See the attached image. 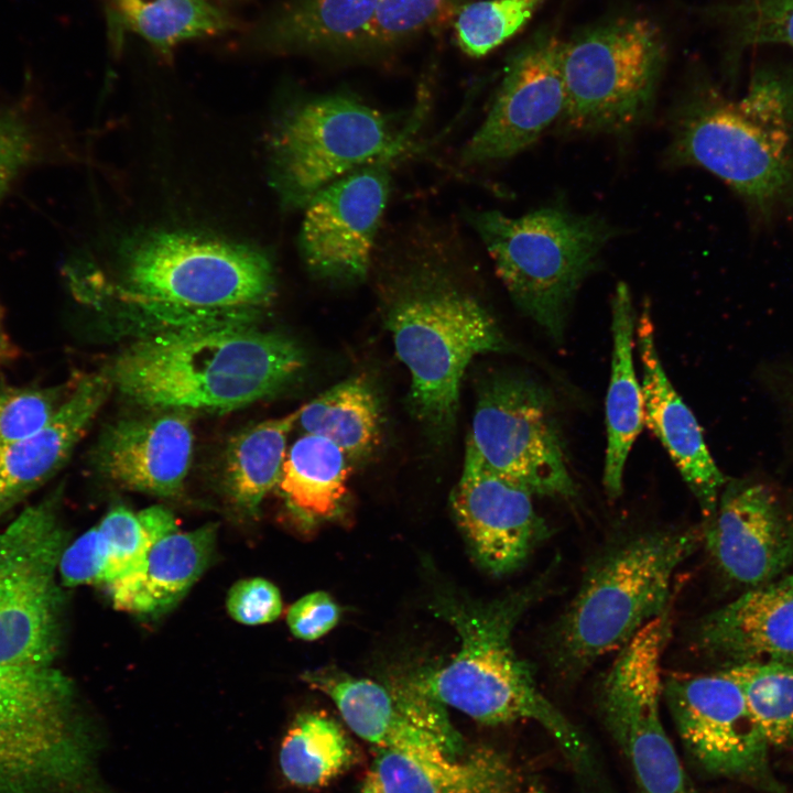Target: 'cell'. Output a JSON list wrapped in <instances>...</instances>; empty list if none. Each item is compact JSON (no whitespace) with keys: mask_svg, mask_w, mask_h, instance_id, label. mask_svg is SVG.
Instances as JSON below:
<instances>
[{"mask_svg":"<svg viewBox=\"0 0 793 793\" xmlns=\"http://www.w3.org/2000/svg\"><path fill=\"white\" fill-rule=\"evenodd\" d=\"M272 260L261 249L184 229L143 231L123 240L109 273L72 274L77 297L107 307L139 337L169 330L256 325L275 295Z\"/></svg>","mask_w":793,"mask_h":793,"instance_id":"cell-1","label":"cell"},{"mask_svg":"<svg viewBox=\"0 0 793 793\" xmlns=\"http://www.w3.org/2000/svg\"><path fill=\"white\" fill-rule=\"evenodd\" d=\"M555 564L517 590L489 601L438 597L432 608L457 631L460 647L447 665L411 681L478 723H536L554 739L583 784L609 793L589 741L541 692L531 665L512 643L518 622L551 589Z\"/></svg>","mask_w":793,"mask_h":793,"instance_id":"cell-2","label":"cell"},{"mask_svg":"<svg viewBox=\"0 0 793 793\" xmlns=\"http://www.w3.org/2000/svg\"><path fill=\"white\" fill-rule=\"evenodd\" d=\"M256 325L155 333L124 347L105 371L149 410L227 412L272 397L305 366L291 337Z\"/></svg>","mask_w":793,"mask_h":793,"instance_id":"cell-3","label":"cell"},{"mask_svg":"<svg viewBox=\"0 0 793 793\" xmlns=\"http://www.w3.org/2000/svg\"><path fill=\"white\" fill-rule=\"evenodd\" d=\"M666 160L721 178L760 211L793 195V69L759 73L740 100L695 86L671 116Z\"/></svg>","mask_w":793,"mask_h":793,"instance_id":"cell-4","label":"cell"},{"mask_svg":"<svg viewBox=\"0 0 793 793\" xmlns=\"http://www.w3.org/2000/svg\"><path fill=\"white\" fill-rule=\"evenodd\" d=\"M384 321L411 376L412 414L437 441L447 438L464 373L476 356L507 348L501 330L457 276L432 260L415 261L392 280Z\"/></svg>","mask_w":793,"mask_h":793,"instance_id":"cell-5","label":"cell"},{"mask_svg":"<svg viewBox=\"0 0 793 793\" xmlns=\"http://www.w3.org/2000/svg\"><path fill=\"white\" fill-rule=\"evenodd\" d=\"M702 537L698 529L647 530L602 548L548 636L555 677L574 683L669 610L672 578Z\"/></svg>","mask_w":793,"mask_h":793,"instance_id":"cell-6","label":"cell"},{"mask_svg":"<svg viewBox=\"0 0 793 793\" xmlns=\"http://www.w3.org/2000/svg\"><path fill=\"white\" fill-rule=\"evenodd\" d=\"M303 680L334 702L358 737L412 759L442 793L517 792L521 779L510 760L493 749L466 751L445 705L411 678L378 683L317 670Z\"/></svg>","mask_w":793,"mask_h":793,"instance_id":"cell-7","label":"cell"},{"mask_svg":"<svg viewBox=\"0 0 793 793\" xmlns=\"http://www.w3.org/2000/svg\"><path fill=\"white\" fill-rule=\"evenodd\" d=\"M98 751L69 676L0 663V793H110Z\"/></svg>","mask_w":793,"mask_h":793,"instance_id":"cell-8","label":"cell"},{"mask_svg":"<svg viewBox=\"0 0 793 793\" xmlns=\"http://www.w3.org/2000/svg\"><path fill=\"white\" fill-rule=\"evenodd\" d=\"M468 221L514 303L550 336L561 338L573 300L615 228L599 216L561 205L519 217L477 210Z\"/></svg>","mask_w":793,"mask_h":793,"instance_id":"cell-9","label":"cell"},{"mask_svg":"<svg viewBox=\"0 0 793 793\" xmlns=\"http://www.w3.org/2000/svg\"><path fill=\"white\" fill-rule=\"evenodd\" d=\"M665 44L650 20L619 17L561 44L566 109L558 124L579 133L626 134L651 115Z\"/></svg>","mask_w":793,"mask_h":793,"instance_id":"cell-10","label":"cell"},{"mask_svg":"<svg viewBox=\"0 0 793 793\" xmlns=\"http://www.w3.org/2000/svg\"><path fill=\"white\" fill-rule=\"evenodd\" d=\"M417 123L413 116L397 126L392 117L348 93L302 100L282 118L271 140V174L282 203L304 208L334 181L379 160L398 157Z\"/></svg>","mask_w":793,"mask_h":793,"instance_id":"cell-11","label":"cell"},{"mask_svg":"<svg viewBox=\"0 0 793 793\" xmlns=\"http://www.w3.org/2000/svg\"><path fill=\"white\" fill-rule=\"evenodd\" d=\"M62 486L0 531V663L54 665L64 640L58 567L70 542Z\"/></svg>","mask_w":793,"mask_h":793,"instance_id":"cell-12","label":"cell"},{"mask_svg":"<svg viewBox=\"0 0 793 793\" xmlns=\"http://www.w3.org/2000/svg\"><path fill=\"white\" fill-rule=\"evenodd\" d=\"M670 634L669 609L618 651L597 693L600 719L627 760L637 793H698L661 718Z\"/></svg>","mask_w":793,"mask_h":793,"instance_id":"cell-13","label":"cell"},{"mask_svg":"<svg viewBox=\"0 0 793 793\" xmlns=\"http://www.w3.org/2000/svg\"><path fill=\"white\" fill-rule=\"evenodd\" d=\"M465 457L522 484L533 495H576L550 395L530 379L501 376L485 383Z\"/></svg>","mask_w":793,"mask_h":793,"instance_id":"cell-14","label":"cell"},{"mask_svg":"<svg viewBox=\"0 0 793 793\" xmlns=\"http://www.w3.org/2000/svg\"><path fill=\"white\" fill-rule=\"evenodd\" d=\"M663 697L687 756L702 772L764 793H785L771 765V746L725 667L669 676Z\"/></svg>","mask_w":793,"mask_h":793,"instance_id":"cell-15","label":"cell"},{"mask_svg":"<svg viewBox=\"0 0 793 793\" xmlns=\"http://www.w3.org/2000/svg\"><path fill=\"white\" fill-rule=\"evenodd\" d=\"M702 535L729 580L747 588L771 582L793 565V493L758 470L728 479Z\"/></svg>","mask_w":793,"mask_h":793,"instance_id":"cell-16","label":"cell"},{"mask_svg":"<svg viewBox=\"0 0 793 793\" xmlns=\"http://www.w3.org/2000/svg\"><path fill=\"white\" fill-rule=\"evenodd\" d=\"M561 44L542 28L512 52L486 118L461 151L464 163L513 157L560 123L566 109Z\"/></svg>","mask_w":793,"mask_h":793,"instance_id":"cell-17","label":"cell"},{"mask_svg":"<svg viewBox=\"0 0 793 793\" xmlns=\"http://www.w3.org/2000/svg\"><path fill=\"white\" fill-rule=\"evenodd\" d=\"M387 157L334 181L304 206L300 251L308 270L336 283L362 281L391 186Z\"/></svg>","mask_w":793,"mask_h":793,"instance_id":"cell-18","label":"cell"},{"mask_svg":"<svg viewBox=\"0 0 793 793\" xmlns=\"http://www.w3.org/2000/svg\"><path fill=\"white\" fill-rule=\"evenodd\" d=\"M522 484L465 457L452 508L477 563L493 575L520 568L550 529Z\"/></svg>","mask_w":793,"mask_h":793,"instance_id":"cell-19","label":"cell"},{"mask_svg":"<svg viewBox=\"0 0 793 793\" xmlns=\"http://www.w3.org/2000/svg\"><path fill=\"white\" fill-rule=\"evenodd\" d=\"M193 446L189 412L155 410L109 425L93 449L91 463L116 485L169 498L183 489Z\"/></svg>","mask_w":793,"mask_h":793,"instance_id":"cell-20","label":"cell"},{"mask_svg":"<svg viewBox=\"0 0 793 793\" xmlns=\"http://www.w3.org/2000/svg\"><path fill=\"white\" fill-rule=\"evenodd\" d=\"M692 643L727 666L793 664V572L748 588L703 617L693 630Z\"/></svg>","mask_w":793,"mask_h":793,"instance_id":"cell-21","label":"cell"},{"mask_svg":"<svg viewBox=\"0 0 793 793\" xmlns=\"http://www.w3.org/2000/svg\"><path fill=\"white\" fill-rule=\"evenodd\" d=\"M637 335L642 368L644 423L669 453L707 521L715 514L720 493L729 478L715 463L696 417L663 369L652 321L647 312L639 318Z\"/></svg>","mask_w":793,"mask_h":793,"instance_id":"cell-22","label":"cell"},{"mask_svg":"<svg viewBox=\"0 0 793 793\" xmlns=\"http://www.w3.org/2000/svg\"><path fill=\"white\" fill-rule=\"evenodd\" d=\"M111 388L105 369L82 376L45 423L0 456V520L64 467Z\"/></svg>","mask_w":793,"mask_h":793,"instance_id":"cell-23","label":"cell"},{"mask_svg":"<svg viewBox=\"0 0 793 793\" xmlns=\"http://www.w3.org/2000/svg\"><path fill=\"white\" fill-rule=\"evenodd\" d=\"M216 525L192 531L176 529L157 537L141 565L109 585L117 609L156 616L173 608L210 563Z\"/></svg>","mask_w":793,"mask_h":793,"instance_id":"cell-24","label":"cell"},{"mask_svg":"<svg viewBox=\"0 0 793 793\" xmlns=\"http://www.w3.org/2000/svg\"><path fill=\"white\" fill-rule=\"evenodd\" d=\"M381 0H286L249 33L269 53H355Z\"/></svg>","mask_w":793,"mask_h":793,"instance_id":"cell-25","label":"cell"},{"mask_svg":"<svg viewBox=\"0 0 793 793\" xmlns=\"http://www.w3.org/2000/svg\"><path fill=\"white\" fill-rule=\"evenodd\" d=\"M612 308L611 374L606 400L607 449L604 486L609 497L622 491L624 466L644 423V400L633 365L634 311L628 285L620 282Z\"/></svg>","mask_w":793,"mask_h":793,"instance_id":"cell-26","label":"cell"},{"mask_svg":"<svg viewBox=\"0 0 793 793\" xmlns=\"http://www.w3.org/2000/svg\"><path fill=\"white\" fill-rule=\"evenodd\" d=\"M107 14L115 35L133 33L166 59L184 42L237 28L233 17L210 0H107Z\"/></svg>","mask_w":793,"mask_h":793,"instance_id":"cell-27","label":"cell"},{"mask_svg":"<svg viewBox=\"0 0 793 793\" xmlns=\"http://www.w3.org/2000/svg\"><path fill=\"white\" fill-rule=\"evenodd\" d=\"M298 415L300 409L252 424L230 438L224 459V486L239 511L256 514L264 497L279 485L287 436Z\"/></svg>","mask_w":793,"mask_h":793,"instance_id":"cell-28","label":"cell"},{"mask_svg":"<svg viewBox=\"0 0 793 793\" xmlns=\"http://www.w3.org/2000/svg\"><path fill=\"white\" fill-rule=\"evenodd\" d=\"M348 460L333 442L304 433L286 453L278 486L300 515L308 520L330 518L347 493Z\"/></svg>","mask_w":793,"mask_h":793,"instance_id":"cell-29","label":"cell"},{"mask_svg":"<svg viewBox=\"0 0 793 793\" xmlns=\"http://www.w3.org/2000/svg\"><path fill=\"white\" fill-rule=\"evenodd\" d=\"M296 423L306 434L333 442L349 459L362 458L379 441L378 399L365 379L350 378L301 406Z\"/></svg>","mask_w":793,"mask_h":793,"instance_id":"cell-30","label":"cell"},{"mask_svg":"<svg viewBox=\"0 0 793 793\" xmlns=\"http://www.w3.org/2000/svg\"><path fill=\"white\" fill-rule=\"evenodd\" d=\"M356 760L357 750L349 736L335 719L319 711L300 715L279 750L283 776L301 789L329 784Z\"/></svg>","mask_w":793,"mask_h":793,"instance_id":"cell-31","label":"cell"},{"mask_svg":"<svg viewBox=\"0 0 793 793\" xmlns=\"http://www.w3.org/2000/svg\"><path fill=\"white\" fill-rule=\"evenodd\" d=\"M725 669L739 685L770 746H793V664L754 662Z\"/></svg>","mask_w":793,"mask_h":793,"instance_id":"cell-32","label":"cell"},{"mask_svg":"<svg viewBox=\"0 0 793 793\" xmlns=\"http://www.w3.org/2000/svg\"><path fill=\"white\" fill-rule=\"evenodd\" d=\"M96 526L107 554V586L133 573L157 537L178 529L173 513L162 506L137 513L116 507Z\"/></svg>","mask_w":793,"mask_h":793,"instance_id":"cell-33","label":"cell"},{"mask_svg":"<svg viewBox=\"0 0 793 793\" xmlns=\"http://www.w3.org/2000/svg\"><path fill=\"white\" fill-rule=\"evenodd\" d=\"M545 0L471 1L455 15L454 30L459 48L479 58L517 34Z\"/></svg>","mask_w":793,"mask_h":793,"instance_id":"cell-34","label":"cell"},{"mask_svg":"<svg viewBox=\"0 0 793 793\" xmlns=\"http://www.w3.org/2000/svg\"><path fill=\"white\" fill-rule=\"evenodd\" d=\"M472 0H381L378 12L355 53L394 47L455 18Z\"/></svg>","mask_w":793,"mask_h":793,"instance_id":"cell-35","label":"cell"},{"mask_svg":"<svg viewBox=\"0 0 793 793\" xmlns=\"http://www.w3.org/2000/svg\"><path fill=\"white\" fill-rule=\"evenodd\" d=\"M69 389L15 385L0 376V456L45 423Z\"/></svg>","mask_w":793,"mask_h":793,"instance_id":"cell-36","label":"cell"},{"mask_svg":"<svg viewBox=\"0 0 793 793\" xmlns=\"http://www.w3.org/2000/svg\"><path fill=\"white\" fill-rule=\"evenodd\" d=\"M737 44H787L793 47V0H743L716 8Z\"/></svg>","mask_w":793,"mask_h":793,"instance_id":"cell-37","label":"cell"},{"mask_svg":"<svg viewBox=\"0 0 793 793\" xmlns=\"http://www.w3.org/2000/svg\"><path fill=\"white\" fill-rule=\"evenodd\" d=\"M44 157V139L26 106L0 111V203L29 167Z\"/></svg>","mask_w":793,"mask_h":793,"instance_id":"cell-38","label":"cell"},{"mask_svg":"<svg viewBox=\"0 0 793 793\" xmlns=\"http://www.w3.org/2000/svg\"><path fill=\"white\" fill-rule=\"evenodd\" d=\"M361 793H442L433 779L412 759L378 749L361 784Z\"/></svg>","mask_w":793,"mask_h":793,"instance_id":"cell-39","label":"cell"},{"mask_svg":"<svg viewBox=\"0 0 793 793\" xmlns=\"http://www.w3.org/2000/svg\"><path fill=\"white\" fill-rule=\"evenodd\" d=\"M107 554L97 526L69 542L64 550L58 574L64 587L105 584Z\"/></svg>","mask_w":793,"mask_h":793,"instance_id":"cell-40","label":"cell"},{"mask_svg":"<svg viewBox=\"0 0 793 793\" xmlns=\"http://www.w3.org/2000/svg\"><path fill=\"white\" fill-rule=\"evenodd\" d=\"M226 606L237 622L258 626L278 619L282 611V598L271 582L252 577L239 580L230 588Z\"/></svg>","mask_w":793,"mask_h":793,"instance_id":"cell-41","label":"cell"},{"mask_svg":"<svg viewBox=\"0 0 793 793\" xmlns=\"http://www.w3.org/2000/svg\"><path fill=\"white\" fill-rule=\"evenodd\" d=\"M754 379L775 406L782 425L784 452L793 463V357L760 362Z\"/></svg>","mask_w":793,"mask_h":793,"instance_id":"cell-42","label":"cell"},{"mask_svg":"<svg viewBox=\"0 0 793 793\" xmlns=\"http://www.w3.org/2000/svg\"><path fill=\"white\" fill-rule=\"evenodd\" d=\"M339 615V607L327 593L314 591L290 607L286 621L296 638L313 641L330 631Z\"/></svg>","mask_w":793,"mask_h":793,"instance_id":"cell-43","label":"cell"},{"mask_svg":"<svg viewBox=\"0 0 793 793\" xmlns=\"http://www.w3.org/2000/svg\"><path fill=\"white\" fill-rule=\"evenodd\" d=\"M18 356V348L11 339L6 323L3 309L0 305V367Z\"/></svg>","mask_w":793,"mask_h":793,"instance_id":"cell-44","label":"cell"},{"mask_svg":"<svg viewBox=\"0 0 793 793\" xmlns=\"http://www.w3.org/2000/svg\"><path fill=\"white\" fill-rule=\"evenodd\" d=\"M522 793H546V792L537 786H530Z\"/></svg>","mask_w":793,"mask_h":793,"instance_id":"cell-45","label":"cell"}]
</instances>
